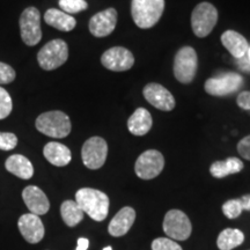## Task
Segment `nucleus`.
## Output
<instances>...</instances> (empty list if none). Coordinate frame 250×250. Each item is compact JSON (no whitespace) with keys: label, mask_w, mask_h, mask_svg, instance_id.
<instances>
[{"label":"nucleus","mask_w":250,"mask_h":250,"mask_svg":"<svg viewBox=\"0 0 250 250\" xmlns=\"http://www.w3.org/2000/svg\"><path fill=\"white\" fill-rule=\"evenodd\" d=\"M245 241V234L235 228H226L219 234L217 246L220 250H232Z\"/></svg>","instance_id":"nucleus-24"},{"label":"nucleus","mask_w":250,"mask_h":250,"mask_svg":"<svg viewBox=\"0 0 250 250\" xmlns=\"http://www.w3.org/2000/svg\"><path fill=\"white\" fill-rule=\"evenodd\" d=\"M102 65L114 72L129 71L134 64L132 52L123 46H114L108 49L101 57Z\"/></svg>","instance_id":"nucleus-12"},{"label":"nucleus","mask_w":250,"mask_h":250,"mask_svg":"<svg viewBox=\"0 0 250 250\" xmlns=\"http://www.w3.org/2000/svg\"><path fill=\"white\" fill-rule=\"evenodd\" d=\"M243 86V78L235 72H226L206 80L205 92L212 96H225L235 93Z\"/></svg>","instance_id":"nucleus-8"},{"label":"nucleus","mask_w":250,"mask_h":250,"mask_svg":"<svg viewBox=\"0 0 250 250\" xmlns=\"http://www.w3.org/2000/svg\"><path fill=\"white\" fill-rule=\"evenodd\" d=\"M165 167V158L156 149H148L139 155L134 165V171L142 180H153L159 176Z\"/></svg>","instance_id":"nucleus-9"},{"label":"nucleus","mask_w":250,"mask_h":250,"mask_svg":"<svg viewBox=\"0 0 250 250\" xmlns=\"http://www.w3.org/2000/svg\"><path fill=\"white\" fill-rule=\"evenodd\" d=\"M18 137L11 132H0V149L1 151H11L17 147Z\"/></svg>","instance_id":"nucleus-30"},{"label":"nucleus","mask_w":250,"mask_h":250,"mask_svg":"<svg viewBox=\"0 0 250 250\" xmlns=\"http://www.w3.org/2000/svg\"><path fill=\"white\" fill-rule=\"evenodd\" d=\"M198 67L197 52L191 46H183L174 59V76L181 83H190L195 79Z\"/></svg>","instance_id":"nucleus-5"},{"label":"nucleus","mask_w":250,"mask_h":250,"mask_svg":"<svg viewBox=\"0 0 250 250\" xmlns=\"http://www.w3.org/2000/svg\"><path fill=\"white\" fill-rule=\"evenodd\" d=\"M108 155L107 142L101 137H92L87 139L81 149V158L83 165L89 169H100Z\"/></svg>","instance_id":"nucleus-11"},{"label":"nucleus","mask_w":250,"mask_h":250,"mask_svg":"<svg viewBox=\"0 0 250 250\" xmlns=\"http://www.w3.org/2000/svg\"><path fill=\"white\" fill-rule=\"evenodd\" d=\"M117 24V11L107 8L93 15L89 20V31L95 37H105L110 35Z\"/></svg>","instance_id":"nucleus-14"},{"label":"nucleus","mask_w":250,"mask_h":250,"mask_svg":"<svg viewBox=\"0 0 250 250\" xmlns=\"http://www.w3.org/2000/svg\"><path fill=\"white\" fill-rule=\"evenodd\" d=\"M44 21L61 31H71L77 26L76 19L57 8H49L44 14Z\"/></svg>","instance_id":"nucleus-21"},{"label":"nucleus","mask_w":250,"mask_h":250,"mask_svg":"<svg viewBox=\"0 0 250 250\" xmlns=\"http://www.w3.org/2000/svg\"><path fill=\"white\" fill-rule=\"evenodd\" d=\"M153 124L152 115L145 108H138L127 121V129L133 136H145L151 130Z\"/></svg>","instance_id":"nucleus-19"},{"label":"nucleus","mask_w":250,"mask_h":250,"mask_svg":"<svg viewBox=\"0 0 250 250\" xmlns=\"http://www.w3.org/2000/svg\"><path fill=\"white\" fill-rule=\"evenodd\" d=\"M165 11V0H132L131 14L134 23L148 29L159 22Z\"/></svg>","instance_id":"nucleus-2"},{"label":"nucleus","mask_w":250,"mask_h":250,"mask_svg":"<svg viewBox=\"0 0 250 250\" xmlns=\"http://www.w3.org/2000/svg\"><path fill=\"white\" fill-rule=\"evenodd\" d=\"M76 202L83 213H87L93 220L103 221L107 218L110 201L104 192L92 188H83L76 193Z\"/></svg>","instance_id":"nucleus-1"},{"label":"nucleus","mask_w":250,"mask_h":250,"mask_svg":"<svg viewBox=\"0 0 250 250\" xmlns=\"http://www.w3.org/2000/svg\"><path fill=\"white\" fill-rule=\"evenodd\" d=\"M143 94L146 101L159 110L171 111L176 104L173 94L160 83H148L144 87Z\"/></svg>","instance_id":"nucleus-13"},{"label":"nucleus","mask_w":250,"mask_h":250,"mask_svg":"<svg viewBox=\"0 0 250 250\" xmlns=\"http://www.w3.org/2000/svg\"><path fill=\"white\" fill-rule=\"evenodd\" d=\"M218 21V11L210 2H201L193 8L191 27L197 37L210 35Z\"/></svg>","instance_id":"nucleus-6"},{"label":"nucleus","mask_w":250,"mask_h":250,"mask_svg":"<svg viewBox=\"0 0 250 250\" xmlns=\"http://www.w3.org/2000/svg\"><path fill=\"white\" fill-rule=\"evenodd\" d=\"M88 246H89V241L85 237H80L79 240H78V245H77V249L76 250H87L88 249Z\"/></svg>","instance_id":"nucleus-35"},{"label":"nucleus","mask_w":250,"mask_h":250,"mask_svg":"<svg viewBox=\"0 0 250 250\" xmlns=\"http://www.w3.org/2000/svg\"><path fill=\"white\" fill-rule=\"evenodd\" d=\"M246 56H247V58H248V59H249V61H250V46H249V48H248V51H247V54H246Z\"/></svg>","instance_id":"nucleus-36"},{"label":"nucleus","mask_w":250,"mask_h":250,"mask_svg":"<svg viewBox=\"0 0 250 250\" xmlns=\"http://www.w3.org/2000/svg\"><path fill=\"white\" fill-rule=\"evenodd\" d=\"M152 250H182V247L169 237H158L152 242Z\"/></svg>","instance_id":"nucleus-29"},{"label":"nucleus","mask_w":250,"mask_h":250,"mask_svg":"<svg viewBox=\"0 0 250 250\" xmlns=\"http://www.w3.org/2000/svg\"><path fill=\"white\" fill-rule=\"evenodd\" d=\"M237 152L243 159L250 161V134L240 140L237 144Z\"/></svg>","instance_id":"nucleus-32"},{"label":"nucleus","mask_w":250,"mask_h":250,"mask_svg":"<svg viewBox=\"0 0 250 250\" xmlns=\"http://www.w3.org/2000/svg\"><path fill=\"white\" fill-rule=\"evenodd\" d=\"M103 250H112V248H111V247H110V246H109V247H105V248H104V249H103Z\"/></svg>","instance_id":"nucleus-37"},{"label":"nucleus","mask_w":250,"mask_h":250,"mask_svg":"<svg viewBox=\"0 0 250 250\" xmlns=\"http://www.w3.org/2000/svg\"><path fill=\"white\" fill-rule=\"evenodd\" d=\"M12 99L6 89L0 87V120L8 117L12 112Z\"/></svg>","instance_id":"nucleus-28"},{"label":"nucleus","mask_w":250,"mask_h":250,"mask_svg":"<svg viewBox=\"0 0 250 250\" xmlns=\"http://www.w3.org/2000/svg\"><path fill=\"white\" fill-rule=\"evenodd\" d=\"M68 58L67 43L62 40H52L43 46L37 54V62L45 71L61 67Z\"/></svg>","instance_id":"nucleus-4"},{"label":"nucleus","mask_w":250,"mask_h":250,"mask_svg":"<svg viewBox=\"0 0 250 250\" xmlns=\"http://www.w3.org/2000/svg\"><path fill=\"white\" fill-rule=\"evenodd\" d=\"M6 169L12 173L19 179L29 180L34 175V167L31 162L28 160L26 156L21 154H13L6 160Z\"/></svg>","instance_id":"nucleus-22"},{"label":"nucleus","mask_w":250,"mask_h":250,"mask_svg":"<svg viewBox=\"0 0 250 250\" xmlns=\"http://www.w3.org/2000/svg\"><path fill=\"white\" fill-rule=\"evenodd\" d=\"M18 227L21 235L28 243H39L44 237V225L39 215L27 213L21 215L18 221Z\"/></svg>","instance_id":"nucleus-15"},{"label":"nucleus","mask_w":250,"mask_h":250,"mask_svg":"<svg viewBox=\"0 0 250 250\" xmlns=\"http://www.w3.org/2000/svg\"><path fill=\"white\" fill-rule=\"evenodd\" d=\"M59 7L67 14H76L83 12L88 7L85 0H59Z\"/></svg>","instance_id":"nucleus-27"},{"label":"nucleus","mask_w":250,"mask_h":250,"mask_svg":"<svg viewBox=\"0 0 250 250\" xmlns=\"http://www.w3.org/2000/svg\"><path fill=\"white\" fill-rule=\"evenodd\" d=\"M250 211V195H245L239 199H229L223 205V212L228 219H236L242 211Z\"/></svg>","instance_id":"nucleus-26"},{"label":"nucleus","mask_w":250,"mask_h":250,"mask_svg":"<svg viewBox=\"0 0 250 250\" xmlns=\"http://www.w3.org/2000/svg\"><path fill=\"white\" fill-rule=\"evenodd\" d=\"M61 214L68 227H74L83 219V211L76 201H65L61 206Z\"/></svg>","instance_id":"nucleus-25"},{"label":"nucleus","mask_w":250,"mask_h":250,"mask_svg":"<svg viewBox=\"0 0 250 250\" xmlns=\"http://www.w3.org/2000/svg\"><path fill=\"white\" fill-rule=\"evenodd\" d=\"M22 198L26 206L33 214L43 215L49 211L50 203L48 197L39 187L28 186L22 191Z\"/></svg>","instance_id":"nucleus-16"},{"label":"nucleus","mask_w":250,"mask_h":250,"mask_svg":"<svg viewBox=\"0 0 250 250\" xmlns=\"http://www.w3.org/2000/svg\"><path fill=\"white\" fill-rule=\"evenodd\" d=\"M236 103L243 110H250V90H245L237 95Z\"/></svg>","instance_id":"nucleus-33"},{"label":"nucleus","mask_w":250,"mask_h":250,"mask_svg":"<svg viewBox=\"0 0 250 250\" xmlns=\"http://www.w3.org/2000/svg\"><path fill=\"white\" fill-rule=\"evenodd\" d=\"M44 158L56 167H64L72 160V153L67 146L61 143H48L43 148Z\"/></svg>","instance_id":"nucleus-18"},{"label":"nucleus","mask_w":250,"mask_h":250,"mask_svg":"<svg viewBox=\"0 0 250 250\" xmlns=\"http://www.w3.org/2000/svg\"><path fill=\"white\" fill-rule=\"evenodd\" d=\"M15 71L8 64L0 62V85H7V83H13L15 79Z\"/></svg>","instance_id":"nucleus-31"},{"label":"nucleus","mask_w":250,"mask_h":250,"mask_svg":"<svg viewBox=\"0 0 250 250\" xmlns=\"http://www.w3.org/2000/svg\"><path fill=\"white\" fill-rule=\"evenodd\" d=\"M136 220V211L130 206H125L117 212L109 224V234L115 237L123 236L130 230Z\"/></svg>","instance_id":"nucleus-17"},{"label":"nucleus","mask_w":250,"mask_h":250,"mask_svg":"<svg viewBox=\"0 0 250 250\" xmlns=\"http://www.w3.org/2000/svg\"><path fill=\"white\" fill-rule=\"evenodd\" d=\"M192 226L188 215L180 210H170L165 215L164 232L169 239L186 241L191 235Z\"/></svg>","instance_id":"nucleus-7"},{"label":"nucleus","mask_w":250,"mask_h":250,"mask_svg":"<svg viewBox=\"0 0 250 250\" xmlns=\"http://www.w3.org/2000/svg\"><path fill=\"white\" fill-rule=\"evenodd\" d=\"M21 39L28 46H34L42 40L41 30V13L36 7L24 9L20 17Z\"/></svg>","instance_id":"nucleus-10"},{"label":"nucleus","mask_w":250,"mask_h":250,"mask_svg":"<svg viewBox=\"0 0 250 250\" xmlns=\"http://www.w3.org/2000/svg\"><path fill=\"white\" fill-rule=\"evenodd\" d=\"M237 64H239V66L242 68V70H245L247 72H250V61L248 58H247V56L245 55L242 58L237 59Z\"/></svg>","instance_id":"nucleus-34"},{"label":"nucleus","mask_w":250,"mask_h":250,"mask_svg":"<svg viewBox=\"0 0 250 250\" xmlns=\"http://www.w3.org/2000/svg\"><path fill=\"white\" fill-rule=\"evenodd\" d=\"M221 43L234 58L240 59L247 54L249 44L246 37L234 30H227L221 35Z\"/></svg>","instance_id":"nucleus-20"},{"label":"nucleus","mask_w":250,"mask_h":250,"mask_svg":"<svg viewBox=\"0 0 250 250\" xmlns=\"http://www.w3.org/2000/svg\"><path fill=\"white\" fill-rule=\"evenodd\" d=\"M243 167V162L239 158H228L224 161L213 162L210 167V173L215 179H224L228 175L240 173Z\"/></svg>","instance_id":"nucleus-23"},{"label":"nucleus","mask_w":250,"mask_h":250,"mask_svg":"<svg viewBox=\"0 0 250 250\" xmlns=\"http://www.w3.org/2000/svg\"><path fill=\"white\" fill-rule=\"evenodd\" d=\"M35 125L41 133L51 138H65L72 130L70 117L59 110L43 112L37 117Z\"/></svg>","instance_id":"nucleus-3"}]
</instances>
